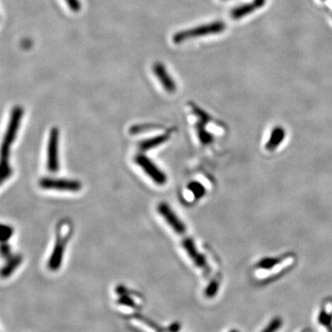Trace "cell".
Masks as SVG:
<instances>
[{"label":"cell","mask_w":332,"mask_h":332,"mask_svg":"<svg viewBox=\"0 0 332 332\" xmlns=\"http://www.w3.org/2000/svg\"><path fill=\"white\" fill-rule=\"evenodd\" d=\"M24 111L20 106H15L10 114L9 125L6 130L5 136L3 138L2 149H1V159H9V150L11 145L15 141V138L17 137L18 131L20 128V125L21 119L23 117Z\"/></svg>","instance_id":"6da1fadb"},{"label":"cell","mask_w":332,"mask_h":332,"mask_svg":"<svg viewBox=\"0 0 332 332\" xmlns=\"http://www.w3.org/2000/svg\"><path fill=\"white\" fill-rule=\"evenodd\" d=\"M225 28H226V25L223 21H215L209 24L197 26L192 29L180 31L178 33L174 34L173 41L175 43H180L189 39L197 38L200 36L221 34L225 30Z\"/></svg>","instance_id":"7a4b0ae2"},{"label":"cell","mask_w":332,"mask_h":332,"mask_svg":"<svg viewBox=\"0 0 332 332\" xmlns=\"http://www.w3.org/2000/svg\"><path fill=\"white\" fill-rule=\"evenodd\" d=\"M134 160L137 165H138L144 171L145 174L148 175L155 184H157L158 186L165 185V183L167 182L166 175L150 158L143 154H137Z\"/></svg>","instance_id":"3957f363"},{"label":"cell","mask_w":332,"mask_h":332,"mask_svg":"<svg viewBox=\"0 0 332 332\" xmlns=\"http://www.w3.org/2000/svg\"><path fill=\"white\" fill-rule=\"evenodd\" d=\"M59 130L58 128H51L48 145H47V168L49 172L56 173L59 168Z\"/></svg>","instance_id":"277c9868"},{"label":"cell","mask_w":332,"mask_h":332,"mask_svg":"<svg viewBox=\"0 0 332 332\" xmlns=\"http://www.w3.org/2000/svg\"><path fill=\"white\" fill-rule=\"evenodd\" d=\"M39 186L46 190H60L77 192L82 188L78 180L71 179L43 178L40 180Z\"/></svg>","instance_id":"5b68a950"},{"label":"cell","mask_w":332,"mask_h":332,"mask_svg":"<svg viewBox=\"0 0 332 332\" xmlns=\"http://www.w3.org/2000/svg\"><path fill=\"white\" fill-rule=\"evenodd\" d=\"M157 210H158V213H160V215L162 216V218L170 225L171 228L175 231L176 234L182 235L186 233V231H187L186 225L183 223V221L179 219L176 213L171 209L169 205L165 203V202H161L160 204L158 205Z\"/></svg>","instance_id":"8992f818"},{"label":"cell","mask_w":332,"mask_h":332,"mask_svg":"<svg viewBox=\"0 0 332 332\" xmlns=\"http://www.w3.org/2000/svg\"><path fill=\"white\" fill-rule=\"evenodd\" d=\"M183 247L186 250L190 259L194 262L198 269L202 270L205 273L210 272V267L205 258L204 255H202L196 248V245L192 239L186 238L183 241Z\"/></svg>","instance_id":"52a82bcc"},{"label":"cell","mask_w":332,"mask_h":332,"mask_svg":"<svg viewBox=\"0 0 332 332\" xmlns=\"http://www.w3.org/2000/svg\"><path fill=\"white\" fill-rule=\"evenodd\" d=\"M68 235L67 234L64 238L59 237V234H58V239L56 246L53 249V253L48 260V269L52 272L59 271L63 261V256L65 252V247L68 241Z\"/></svg>","instance_id":"ba28073f"},{"label":"cell","mask_w":332,"mask_h":332,"mask_svg":"<svg viewBox=\"0 0 332 332\" xmlns=\"http://www.w3.org/2000/svg\"><path fill=\"white\" fill-rule=\"evenodd\" d=\"M153 71H154V75L159 79L160 83L162 84V87L167 93L173 94L176 91V84L174 78L171 77V75H169L167 69L162 63L157 62L154 64Z\"/></svg>","instance_id":"9c48e42d"},{"label":"cell","mask_w":332,"mask_h":332,"mask_svg":"<svg viewBox=\"0 0 332 332\" xmlns=\"http://www.w3.org/2000/svg\"><path fill=\"white\" fill-rule=\"evenodd\" d=\"M285 137H286L285 129L280 126L275 127L272 130L267 142L265 143V150L269 153H273L277 151L279 147L284 142Z\"/></svg>","instance_id":"30bf717a"},{"label":"cell","mask_w":332,"mask_h":332,"mask_svg":"<svg viewBox=\"0 0 332 332\" xmlns=\"http://www.w3.org/2000/svg\"><path fill=\"white\" fill-rule=\"evenodd\" d=\"M293 255H286L283 256H279V257H265L263 259H260L256 264H255V269L259 270V271H266V272H271L273 270L279 269L280 267H285L288 268L291 265H284V266H281V264L286 262L287 260H289L290 258H292Z\"/></svg>","instance_id":"8fae6325"},{"label":"cell","mask_w":332,"mask_h":332,"mask_svg":"<svg viewBox=\"0 0 332 332\" xmlns=\"http://www.w3.org/2000/svg\"><path fill=\"white\" fill-rule=\"evenodd\" d=\"M318 322L332 332V299H328L323 303L318 315Z\"/></svg>","instance_id":"7c38bea8"},{"label":"cell","mask_w":332,"mask_h":332,"mask_svg":"<svg viewBox=\"0 0 332 332\" xmlns=\"http://www.w3.org/2000/svg\"><path fill=\"white\" fill-rule=\"evenodd\" d=\"M170 137L171 132L168 131V132L162 134V135H158V136L153 137L151 138L145 139L139 143V149L143 152L153 150L154 148L165 143L170 138Z\"/></svg>","instance_id":"4fadbf2b"},{"label":"cell","mask_w":332,"mask_h":332,"mask_svg":"<svg viewBox=\"0 0 332 332\" xmlns=\"http://www.w3.org/2000/svg\"><path fill=\"white\" fill-rule=\"evenodd\" d=\"M260 8L261 7L255 1H254L253 3L245 4V5H242V6H239V7L234 8V9L232 10L231 15L234 20H239L241 18L246 17L248 14L254 12L255 9H260Z\"/></svg>","instance_id":"5bb4252c"},{"label":"cell","mask_w":332,"mask_h":332,"mask_svg":"<svg viewBox=\"0 0 332 332\" xmlns=\"http://www.w3.org/2000/svg\"><path fill=\"white\" fill-rule=\"evenodd\" d=\"M21 261H22V257L20 255H15L9 258L7 264L5 265L2 269V272H1L2 278L3 279L9 278V276L17 270L19 266L21 263Z\"/></svg>","instance_id":"9a60e30c"},{"label":"cell","mask_w":332,"mask_h":332,"mask_svg":"<svg viewBox=\"0 0 332 332\" xmlns=\"http://www.w3.org/2000/svg\"><path fill=\"white\" fill-rule=\"evenodd\" d=\"M220 284H221L220 279H218V278L213 279V281H211V282L208 284V286H207L206 289H205V297H207V298L209 299L215 297L216 294H217V293H218V291L220 289Z\"/></svg>","instance_id":"2e32d148"},{"label":"cell","mask_w":332,"mask_h":332,"mask_svg":"<svg viewBox=\"0 0 332 332\" xmlns=\"http://www.w3.org/2000/svg\"><path fill=\"white\" fill-rule=\"evenodd\" d=\"M188 188L193 193V195L195 196V198H200L206 194V189L200 183H197V182L191 183L188 186Z\"/></svg>","instance_id":"e0dca14e"},{"label":"cell","mask_w":332,"mask_h":332,"mask_svg":"<svg viewBox=\"0 0 332 332\" xmlns=\"http://www.w3.org/2000/svg\"><path fill=\"white\" fill-rule=\"evenodd\" d=\"M282 326V319L279 316L274 317L261 332H277Z\"/></svg>","instance_id":"ac0fdd59"},{"label":"cell","mask_w":332,"mask_h":332,"mask_svg":"<svg viewBox=\"0 0 332 332\" xmlns=\"http://www.w3.org/2000/svg\"><path fill=\"white\" fill-rule=\"evenodd\" d=\"M117 304L120 306H124V307H130V308H137L136 303L133 299L131 298L130 296H128V294L123 293L120 294L119 298L117 299Z\"/></svg>","instance_id":"d6986e66"},{"label":"cell","mask_w":332,"mask_h":332,"mask_svg":"<svg viewBox=\"0 0 332 332\" xmlns=\"http://www.w3.org/2000/svg\"><path fill=\"white\" fill-rule=\"evenodd\" d=\"M134 318H136L137 320L143 322V323L147 324V326H149L151 329L154 330L155 332H162V328L160 326H158L157 324L154 322L152 319H149L148 317H146L144 315H134Z\"/></svg>","instance_id":"ffe728a7"},{"label":"cell","mask_w":332,"mask_h":332,"mask_svg":"<svg viewBox=\"0 0 332 332\" xmlns=\"http://www.w3.org/2000/svg\"><path fill=\"white\" fill-rule=\"evenodd\" d=\"M13 234V229L9 225H2L1 226V242L7 243L11 238Z\"/></svg>","instance_id":"44dd1931"},{"label":"cell","mask_w":332,"mask_h":332,"mask_svg":"<svg viewBox=\"0 0 332 332\" xmlns=\"http://www.w3.org/2000/svg\"><path fill=\"white\" fill-rule=\"evenodd\" d=\"M66 3L68 4V8L74 12H78L80 10L81 5L79 0H65Z\"/></svg>","instance_id":"7402d4cb"},{"label":"cell","mask_w":332,"mask_h":332,"mask_svg":"<svg viewBox=\"0 0 332 332\" xmlns=\"http://www.w3.org/2000/svg\"><path fill=\"white\" fill-rule=\"evenodd\" d=\"M1 250H2V255L4 257L9 256V255H10V248H9V245L7 243H2Z\"/></svg>","instance_id":"603a6c76"},{"label":"cell","mask_w":332,"mask_h":332,"mask_svg":"<svg viewBox=\"0 0 332 332\" xmlns=\"http://www.w3.org/2000/svg\"><path fill=\"white\" fill-rule=\"evenodd\" d=\"M181 329V325L178 322H175V323L171 324L169 327V332H178Z\"/></svg>","instance_id":"cb8c5ba5"},{"label":"cell","mask_w":332,"mask_h":332,"mask_svg":"<svg viewBox=\"0 0 332 332\" xmlns=\"http://www.w3.org/2000/svg\"><path fill=\"white\" fill-rule=\"evenodd\" d=\"M254 1H255L260 7H263L266 4V0H254Z\"/></svg>","instance_id":"d4e9b609"},{"label":"cell","mask_w":332,"mask_h":332,"mask_svg":"<svg viewBox=\"0 0 332 332\" xmlns=\"http://www.w3.org/2000/svg\"><path fill=\"white\" fill-rule=\"evenodd\" d=\"M229 332H238V331H236V330H232V331H230Z\"/></svg>","instance_id":"484cf974"}]
</instances>
